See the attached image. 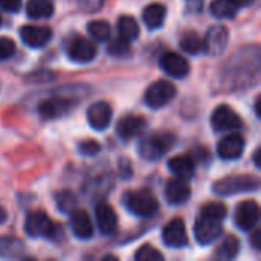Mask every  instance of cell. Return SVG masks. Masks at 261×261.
I'll return each instance as SVG.
<instances>
[{
  "label": "cell",
  "mask_w": 261,
  "mask_h": 261,
  "mask_svg": "<svg viewBox=\"0 0 261 261\" xmlns=\"http://www.w3.org/2000/svg\"><path fill=\"white\" fill-rule=\"evenodd\" d=\"M24 232L32 239L46 237L54 242H58L63 237L61 228L57 223H54L43 211H32L26 216Z\"/></svg>",
  "instance_id": "obj_1"
},
{
  "label": "cell",
  "mask_w": 261,
  "mask_h": 261,
  "mask_svg": "<svg viewBox=\"0 0 261 261\" xmlns=\"http://www.w3.org/2000/svg\"><path fill=\"white\" fill-rule=\"evenodd\" d=\"M174 142V135L168 132H158L144 138L138 145V151L145 161H159L167 151L173 148Z\"/></svg>",
  "instance_id": "obj_2"
},
{
  "label": "cell",
  "mask_w": 261,
  "mask_h": 261,
  "mask_svg": "<svg viewBox=\"0 0 261 261\" xmlns=\"http://www.w3.org/2000/svg\"><path fill=\"white\" fill-rule=\"evenodd\" d=\"M124 205L125 208L138 216V217H151L159 210V202L156 196L148 190H139V191H128L124 194Z\"/></svg>",
  "instance_id": "obj_3"
},
{
  "label": "cell",
  "mask_w": 261,
  "mask_h": 261,
  "mask_svg": "<svg viewBox=\"0 0 261 261\" xmlns=\"http://www.w3.org/2000/svg\"><path fill=\"white\" fill-rule=\"evenodd\" d=\"M260 182L258 179L252 176H229L225 179L217 180L213 185V191L217 196H232L239 193H248V191H255L258 188Z\"/></svg>",
  "instance_id": "obj_4"
},
{
  "label": "cell",
  "mask_w": 261,
  "mask_h": 261,
  "mask_svg": "<svg viewBox=\"0 0 261 261\" xmlns=\"http://www.w3.org/2000/svg\"><path fill=\"white\" fill-rule=\"evenodd\" d=\"M222 232H223L222 220L213 219L203 213L197 217L196 225H194V236H196L197 243L203 246L211 245L222 236Z\"/></svg>",
  "instance_id": "obj_5"
},
{
  "label": "cell",
  "mask_w": 261,
  "mask_h": 261,
  "mask_svg": "<svg viewBox=\"0 0 261 261\" xmlns=\"http://www.w3.org/2000/svg\"><path fill=\"white\" fill-rule=\"evenodd\" d=\"M176 93H177V90L171 81L159 80L147 89L145 102L151 109H161V107L167 106L176 96Z\"/></svg>",
  "instance_id": "obj_6"
},
{
  "label": "cell",
  "mask_w": 261,
  "mask_h": 261,
  "mask_svg": "<svg viewBox=\"0 0 261 261\" xmlns=\"http://www.w3.org/2000/svg\"><path fill=\"white\" fill-rule=\"evenodd\" d=\"M211 124L216 132H226V130H237L243 125V121L229 106L222 104L219 106L211 116Z\"/></svg>",
  "instance_id": "obj_7"
},
{
  "label": "cell",
  "mask_w": 261,
  "mask_h": 261,
  "mask_svg": "<svg viewBox=\"0 0 261 261\" xmlns=\"http://www.w3.org/2000/svg\"><path fill=\"white\" fill-rule=\"evenodd\" d=\"M73 106V101L67 96H50L47 99H43L38 106V112L44 119H57L63 115H66Z\"/></svg>",
  "instance_id": "obj_8"
},
{
  "label": "cell",
  "mask_w": 261,
  "mask_h": 261,
  "mask_svg": "<svg viewBox=\"0 0 261 261\" xmlns=\"http://www.w3.org/2000/svg\"><path fill=\"white\" fill-rule=\"evenodd\" d=\"M67 55L73 63H90L96 57V46L84 37H75L67 46Z\"/></svg>",
  "instance_id": "obj_9"
},
{
  "label": "cell",
  "mask_w": 261,
  "mask_h": 261,
  "mask_svg": "<svg viewBox=\"0 0 261 261\" xmlns=\"http://www.w3.org/2000/svg\"><path fill=\"white\" fill-rule=\"evenodd\" d=\"M258 219H260V206L254 200H245L236 210L234 220L242 231L252 229L258 223Z\"/></svg>",
  "instance_id": "obj_10"
},
{
  "label": "cell",
  "mask_w": 261,
  "mask_h": 261,
  "mask_svg": "<svg viewBox=\"0 0 261 261\" xmlns=\"http://www.w3.org/2000/svg\"><path fill=\"white\" fill-rule=\"evenodd\" d=\"M162 240L168 248H185L188 246L187 228L182 219H173L162 231Z\"/></svg>",
  "instance_id": "obj_11"
},
{
  "label": "cell",
  "mask_w": 261,
  "mask_h": 261,
  "mask_svg": "<svg viewBox=\"0 0 261 261\" xmlns=\"http://www.w3.org/2000/svg\"><path fill=\"white\" fill-rule=\"evenodd\" d=\"M161 67L162 70L173 76V78H185L190 73V63L188 60L176 52H168L162 55L161 58Z\"/></svg>",
  "instance_id": "obj_12"
},
{
  "label": "cell",
  "mask_w": 261,
  "mask_h": 261,
  "mask_svg": "<svg viewBox=\"0 0 261 261\" xmlns=\"http://www.w3.org/2000/svg\"><path fill=\"white\" fill-rule=\"evenodd\" d=\"M243 151H245V139L239 133H231L225 136L217 145V153L225 161H236L243 154Z\"/></svg>",
  "instance_id": "obj_13"
},
{
  "label": "cell",
  "mask_w": 261,
  "mask_h": 261,
  "mask_svg": "<svg viewBox=\"0 0 261 261\" xmlns=\"http://www.w3.org/2000/svg\"><path fill=\"white\" fill-rule=\"evenodd\" d=\"M21 41L29 47H43L52 38V31L46 26H23L20 31Z\"/></svg>",
  "instance_id": "obj_14"
},
{
  "label": "cell",
  "mask_w": 261,
  "mask_h": 261,
  "mask_svg": "<svg viewBox=\"0 0 261 261\" xmlns=\"http://www.w3.org/2000/svg\"><path fill=\"white\" fill-rule=\"evenodd\" d=\"M95 216H96V223L99 231L104 236H112L116 232L118 229V216L115 213V210L106 203V202H99L95 208Z\"/></svg>",
  "instance_id": "obj_15"
},
{
  "label": "cell",
  "mask_w": 261,
  "mask_h": 261,
  "mask_svg": "<svg viewBox=\"0 0 261 261\" xmlns=\"http://www.w3.org/2000/svg\"><path fill=\"white\" fill-rule=\"evenodd\" d=\"M165 197L170 205H182L191 197V188L185 179L174 177L165 185Z\"/></svg>",
  "instance_id": "obj_16"
},
{
  "label": "cell",
  "mask_w": 261,
  "mask_h": 261,
  "mask_svg": "<svg viewBox=\"0 0 261 261\" xmlns=\"http://www.w3.org/2000/svg\"><path fill=\"white\" fill-rule=\"evenodd\" d=\"M228 40H229V32L225 26H214L208 31L203 43H205V52H208L210 55H220L226 46H228Z\"/></svg>",
  "instance_id": "obj_17"
},
{
  "label": "cell",
  "mask_w": 261,
  "mask_h": 261,
  "mask_svg": "<svg viewBox=\"0 0 261 261\" xmlns=\"http://www.w3.org/2000/svg\"><path fill=\"white\" fill-rule=\"evenodd\" d=\"M87 121L95 130H106L112 122V107L104 101L92 104L87 110Z\"/></svg>",
  "instance_id": "obj_18"
},
{
  "label": "cell",
  "mask_w": 261,
  "mask_h": 261,
  "mask_svg": "<svg viewBox=\"0 0 261 261\" xmlns=\"http://www.w3.org/2000/svg\"><path fill=\"white\" fill-rule=\"evenodd\" d=\"M147 122L142 116H136V115H127L124 118H121L118 121V125H116V132H118V136L124 141L127 139H132L135 136H138L144 128H145Z\"/></svg>",
  "instance_id": "obj_19"
},
{
  "label": "cell",
  "mask_w": 261,
  "mask_h": 261,
  "mask_svg": "<svg viewBox=\"0 0 261 261\" xmlns=\"http://www.w3.org/2000/svg\"><path fill=\"white\" fill-rule=\"evenodd\" d=\"M70 228L75 237L81 240H87L93 236V225L89 214L84 210H73L70 213Z\"/></svg>",
  "instance_id": "obj_20"
},
{
  "label": "cell",
  "mask_w": 261,
  "mask_h": 261,
  "mask_svg": "<svg viewBox=\"0 0 261 261\" xmlns=\"http://www.w3.org/2000/svg\"><path fill=\"white\" fill-rule=\"evenodd\" d=\"M168 168L170 171L176 176V177H180V179H185L188 180L190 177H193L194 174V170H196V164L194 161L190 158V156H174L168 161Z\"/></svg>",
  "instance_id": "obj_21"
},
{
  "label": "cell",
  "mask_w": 261,
  "mask_h": 261,
  "mask_svg": "<svg viewBox=\"0 0 261 261\" xmlns=\"http://www.w3.org/2000/svg\"><path fill=\"white\" fill-rule=\"evenodd\" d=\"M165 15H167V8L162 3H151L148 5L144 12H142V20L147 24L148 29L154 31L158 28H161L165 21Z\"/></svg>",
  "instance_id": "obj_22"
},
{
  "label": "cell",
  "mask_w": 261,
  "mask_h": 261,
  "mask_svg": "<svg viewBox=\"0 0 261 261\" xmlns=\"http://www.w3.org/2000/svg\"><path fill=\"white\" fill-rule=\"evenodd\" d=\"M24 252V245L15 237H0V257L2 258H17Z\"/></svg>",
  "instance_id": "obj_23"
},
{
  "label": "cell",
  "mask_w": 261,
  "mask_h": 261,
  "mask_svg": "<svg viewBox=\"0 0 261 261\" xmlns=\"http://www.w3.org/2000/svg\"><path fill=\"white\" fill-rule=\"evenodd\" d=\"M118 32L121 38L132 43L139 37V24L132 15H122L118 20Z\"/></svg>",
  "instance_id": "obj_24"
},
{
  "label": "cell",
  "mask_w": 261,
  "mask_h": 261,
  "mask_svg": "<svg viewBox=\"0 0 261 261\" xmlns=\"http://www.w3.org/2000/svg\"><path fill=\"white\" fill-rule=\"evenodd\" d=\"M26 14L31 18H49L54 14V5L49 0H29L26 5Z\"/></svg>",
  "instance_id": "obj_25"
},
{
  "label": "cell",
  "mask_w": 261,
  "mask_h": 261,
  "mask_svg": "<svg viewBox=\"0 0 261 261\" xmlns=\"http://www.w3.org/2000/svg\"><path fill=\"white\" fill-rule=\"evenodd\" d=\"M239 12V5L234 0H213L211 14L217 18H232Z\"/></svg>",
  "instance_id": "obj_26"
},
{
  "label": "cell",
  "mask_w": 261,
  "mask_h": 261,
  "mask_svg": "<svg viewBox=\"0 0 261 261\" xmlns=\"http://www.w3.org/2000/svg\"><path fill=\"white\" fill-rule=\"evenodd\" d=\"M239 252H240V242L234 236H228L217 248L216 257L219 260H232L239 255Z\"/></svg>",
  "instance_id": "obj_27"
},
{
  "label": "cell",
  "mask_w": 261,
  "mask_h": 261,
  "mask_svg": "<svg viewBox=\"0 0 261 261\" xmlns=\"http://www.w3.org/2000/svg\"><path fill=\"white\" fill-rule=\"evenodd\" d=\"M180 47L191 55H197L200 52H205V43L203 38H200V35H197L196 32H188L182 37L180 40Z\"/></svg>",
  "instance_id": "obj_28"
},
{
  "label": "cell",
  "mask_w": 261,
  "mask_h": 261,
  "mask_svg": "<svg viewBox=\"0 0 261 261\" xmlns=\"http://www.w3.org/2000/svg\"><path fill=\"white\" fill-rule=\"evenodd\" d=\"M87 31L95 41H107L110 37V24L104 20H93L87 24Z\"/></svg>",
  "instance_id": "obj_29"
},
{
  "label": "cell",
  "mask_w": 261,
  "mask_h": 261,
  "mask_svg": "<svg viewBox=\"0 0 261 261\" xmlns=\"http://www.w3.org/2000/svg\"><path fill=\"white\" fill-rule=\"evenodd\" d=\"M55 202H57V206L61 213H67L70 214L75 208H76V197L72 191H60L57 193L55 196Z\"/></svg>",
  "instance_id": "obj_30"
},
{
  "label": "cell",
  "mask_w": 261,
  "mask_h": 261,
  "mask_svg": "<svg viewBox=\"0 0 261 261\" xmlns=\"http://www.w3.org/2000/svg\"><path fill=\"white\" fill-rule=\"evenodd\" d=\"M107 50L110 55H115V57H127L130 54V41L119 37L109 43Z\"/></svg>",
  "instance_id": "obj_31"
},
{
  "label": "cell",
  "mask_w": 261,
  "mask_h": 261,
  "mask_svg": "<svg viewBox=\"0 0 261 261\" xmlns=\"http://www.w3.org/2000/svg\"><path fill=\"white\" fill-rule=\"evenodd\" d=\"M135 260L136 261H162L164 255L153 246L144 245L136 254H135Z\"/></svg>",
  "instance_id": "obj_32"
},
{
  "label": "cell",
  "mask_w": 261,
  "mask_h": 261,
  "mask_svg": "<svg viewBox=\"0 0 261 261\" xmlns=\"http://www.w3.org/2000/svg\"><path fill=\"white\" fill-rule=\"evenodd\" d=\"M203 214L213 217V219H217V220H222L226 217V206L220 202H211V203H206L202 210Z\"/></svg>",
  "instance_id": "obj_33"
},
{
  "label": "cell",
  "mask_w": 261,
  "mask_h": 261,
  "mask_svg": "<svg viewBox=\"0 0 261 261\" xmlns=\"http://www.w3.org/2000/svg\"><path fill=\"white\" fill-rule=\"evenodd\" d=\"M78 150L83 156H95L99 153L101 145L93 139H87V141H83L78 144Z\"/></svg>",
  "instance_id": "obj_34"
},
{
  "label": "cell",
  "mask_w": 261,
  "mask_h": 261,
  "mask_svg": "<svg viewBox=\"0 0 261 261\" xmlns=\"http://www.w3.org/2000/svg\"><path fill=\"white\" fill-rule=\"evenodd\" d=\"M15 52V44L11 38L0 37V61L8 60L14 55Z\"/></svg>",
  "instance_id": "obj_35"
},
{
  "label": "cell",
  "mask_w": 261,
  "mask_h": 261,
  "mask_svg": "<svg viewBox=\"0 0 261 261\" xmlns=\"http://www.w3.org/2000/svg\"><path fill=\"white\" fill-rule=\"evenodd\" d=\"M0 8L8 12H18L21 8V0H0Z\"/></svg>",
  "instance_id": "obj_36"
},
{
  "label": "cell",
  "mask_w": 261,
  "mask_h": 261,
  "mask_svg": "<svg viewBox=\"0 0 261 261\" xmlns=\"http://www.w3.org/2000/svg\"><path fill=\"white\" fill-rule=\"evenodd\" d=\"M78 2H80V5L86 11H90V12L98 11L102 6V3H104V0H78Z\"/></svg>",
  "instance_id": "obj_37"
},
{
  "label": "cell",
  "mask_w": 261,
  "mask_h": 261,
  "mask_svg": "<svg viewBox=\"0 0 261 261\" xmlns=\"http://www.w3.org/2000/svg\"><path fill=\"white\" fill-rule=\"evenodd\" d=\"M260 236H261V232L258 231V229H257V231H255V232L252 234V246H254V249H257V251H258V249L261 248V243H260L261 237H260Z\"/></svg>",
  "instance_id": "obj_38"
},
{
  "label": "cell",
  "mask_w": 261,
  "mask_h": 261,
  "mask_svg": "<svg viewBox=\"0 0 261 261\" xmlns=\"http://www.w3.org/2000/svg\"><path fill=\"white\" fill-rule=\"evenodd\" d=\"M237 5H239V8H242V6H251L255 0H234Z\"/></svg>",
  "instance_id": "obj_39"
},
{
  "label": "cell",
  "mask_w": 261,
  "mask_h": 261,
  "mask_svg": "<svg viewBox=\"0 0 261 261\" xmlns=\"http://www.w3.org/2000/svg\"><path fill=\"white\" fill-rule=\"evenodd\" d=\"M6 219H8V214H6L5 208L0 205V225H2V223H5V222H6Z\"/></svg>",
  "instance_id": "obj_40"
},
{
  "label": "cell",
  "mask_w": 261,
  "mask_h": 261,
  "mask_svg": "<svg viewBox=\"0 0 261 261\" xmlns=\"http://www.w3.org/2000/svg\"><path fill=\"white\" fill-rule=\"evenodd\" d=\"M260 148H257V150H255V153H254V162H255V165H257V167H258V168H260V165H261V162H260Z\"/></svg>",
  "instance_id": "obj_41"
},
{
  "label": "cell",
  "mask_w": 261,
  "mask_h": 261,
  "mask_svg": "<svg viewBox=\"0 0 261 261\" xmlns=\"http://www.w3.org/2000/svg\"><path fill=\"white\" fill-rule=\"evenodd\" d=\"M255 113H257V116H260V98L255 99Z\"/></svg>",
  "instance_id": "obj_42"
},
{
  "label": "cell",
  "mask_w": 261,
  "mask_h": 261,
  "mask_svg": "<svg viewBox=\"0 0 261 261\" xmlns=\"http://www.w3.org/2000/svg\"><path fill=\"white\" fill-rule=\"evenodd\" d=\"M0 24H2V18H0Z\"/></svg>",
  "instance_id": "obj_43"
}]
</instances>
